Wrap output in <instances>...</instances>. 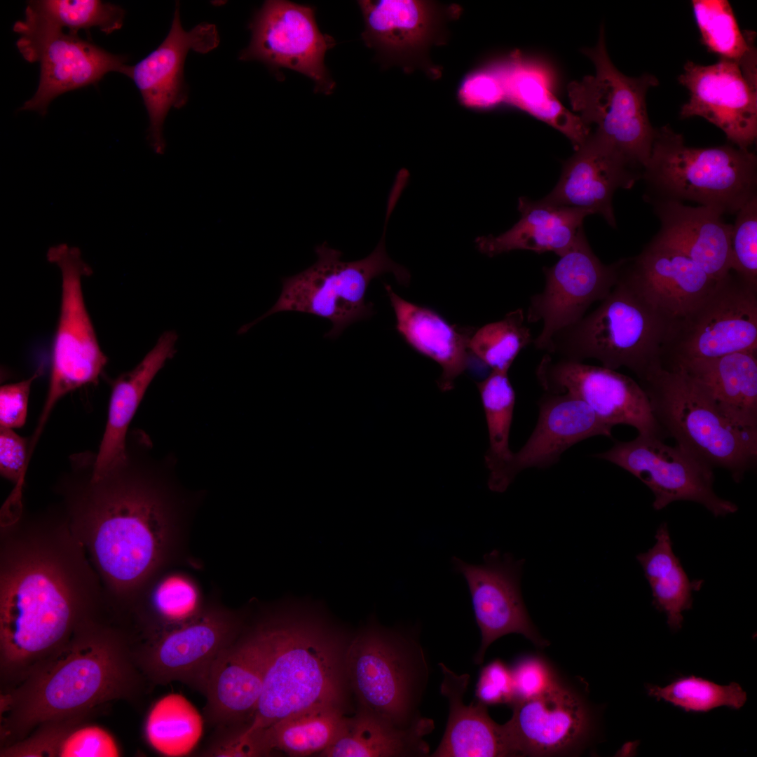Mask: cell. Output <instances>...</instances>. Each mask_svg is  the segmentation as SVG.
I'll use <instances>...</instances> for the list:
<instances>
[{"label":"cell","instance_id":"9c48e42d","mask_svg":"<svg viewBox=\"0 0 757 757\" xmlns=\"http://www.w3.org/2000/svg\"><path fill=\"white\" fill-rule=\"evenodd\" d=\"M671 325L618 273L615 285L595 310L554 335L552 353L578 362L595 359L613 370L625 367L642 380L662 365Z\"/></svg>","mask_w":757,"mask_h":757},{"label":"cell","instance_id":"e575fe53","mask_svg":"<svg viewBox=\"0 0 757 757\" xmlns=\"http://www.w3.org/2000/svg\"><path fill=\"white\" fill-rule=\"evenodd\" d=\"M435 728L432 719L421 717L409 727H400L361 707L345 716L332 744L319 753L322 757H420L430 754L424 737Z\"/></svg>","mask_w":757,"mask_h":757},{"label":"cell","instance_id":"d590c367","mask_svg":"<svg viewBox=\"0 0 757 757\" xmlns=\"http://www.w3.org/2000/svg\"><path fill=\"white\" fill-rule=\"evenodd\" d=\"M656 542L646 552L636 556L653 596V603L664 613L672 631L682 627L683 612L693 606V592L698 590L702 580H690L679 559L675 555L670 534L665 523L655 534Z\"/></svg>","mask_w":757,"mask_h":757},{"label":"cell","instance_id":"8d00e7d4","mask_svg":"<svg viewBox=\"0 0 757 757\" xmlns=\"http://www.w3.org/2000/svg\"><path fill=\"white\" fill-rule=\"evenodd\" d=\"M342 707L323 704L291 714L259 731L268 756L280 751L292 757L319 754L335 739L345 718Z\"/></svg>","mask_w":757,"mask_h":757},{"label":"cell","instance_id":"44dd1931","mask_svg":"<svg viewBox=\"0 0 757 757\" xmlns=\"http://www.w3.org/2000/svg\"><path fill=\"white\" fill-rule=\"evenodd\" d=\"M678 81L689 92L682 118L702 117L733 145L749 149L757 136L756 68L722 59L709 65L688 61Z\"/></svg>","mask_w":757,"mask_h":757},{"label":"cell","instance_id":"f546056e","mask_svg":"<svg viewBox=\"0 0 757 757\" xmlns=\"http://www.w3.org/2000/svg\"><path fill=\"white\" fill-rule=\"evenodd\" d=\"M667 369L684 372L723 416L757 431V349L689 360Z\"/></svg>","mask_w":757,"mask_h":757},{"label":"cell","instance_id":"6da1fadb","mask_svg":"<svg viewBox=\"0 0 757 757\" xmlns=\"http://www.w3.org/2000/svg\"><path fill=\"white\" fill-rule=\"evenodd\" d=\"M111 606L57 503L0 523L1 676L15 684Z\"/></svg>","mask_w":757,"mask_h":757},{"label":"cell","instance_id":"30bf717a","mask_svg":"<svg viewBox=\"0 0 757 757\" xmlns=\"http://www.w3.org/2000/svg\"><path fill=\"white\" fill-rule=\"evenodd\" d=\"M582 51L596 71L594 75L568 85L573 110L590 129L595 125L591 132L630 166L643 169L655 130L648 118L646 96L650 88L658 85V80L648 74L629 77L620 72L608 56L603 26L596 46Z\"/></svg>","mask_w":757,"mask_h":757},{"label":"cell","instance_id":"7a4b0ae2","mask_svg":"<svg viewBox=\"0 0 757 757\" xmlns=\"http://www.w3.org/2000/svg\"><path fill=\"white\" fill-rule=\"evenodd\" d=\"M95 453L71 455L54 486L71 531L84 547L111 605L128 610L165 571L182 527L162 486L125 460L95 477Z\"/></svg>","mask_w":757,"mask_h":757},{"label":"cell","instance_id":"4fadbf2b","mask_svg":"<svg viewBox=\"0 0 757 757\" xmlns=\"http://www.w3.org/2000/svg\"><path fill=\"white\" fill-rule=\"evenodd\" d=\"M757 349V287L732 271L670 329L662 367Z\"/></svg>","mask_w":757,"mask_h":757},{"label":"cell","instance_id":"c3c4849f","mask_svg":"<svg viewBox=\"0 0 757 757\" xmlns=\"http://www.w3.org/2000/svg\"><path fill=\"white\" fill-rule=\"evenodd\" d=\"M510 669L514 688L512 704L538 697L558 682L550 665L538 657H523Z\"/></svg>","mask_w":757,"mask_h":757},{"label":"cell","instance_id":"7c38bea8","mask_svg":"<svg viewBox=\"0 0 757 757\" xmlns=\"http://www.w3.org/2000/svg\"><path fill=\"white\" fill-rule=\"evenodd\" d=\"M16 46L28 62H38L39 82L34 95L20 107L44 116L50 102L67 92L96 85L107 74H126L128 57L109 53L96 44L64 32L26 6L16 21Z\"/></svg>","mask_w":757,"mask_h":757},{"label":"cell","instance_id":"1f68e13d","mask_svg":"<svg viewBox=\"0 0 757 757\" xmlns=\"http://www.w3.org/2000/svg\"><path fill=\"white\" fill-rule=\"evenodd\" d=\"M175 331L164 332L154 347L132 370L111 383L108 418L98 451L93 475H102L127 457L128 429L149 384L165 362L176 353Z\"/></svg>","mask_w":757,"mask_h":757},{"label":"cell","instance_id":"9a60e30c","mask_svg":"<svg viewBox=\"0 0 757 757\" xmlns=\"http://www.w3.org/2000/svg\"><path fill=\"white\" fill-rule=\"evenodd\" d=\"M249 28L251 39L240 51V60L259 61L277 76L282 68L296 71L314 82L315 92H333L335 82L325 57L335 41L319 29L313 8L285 0L266 1Z\"/></svg>","mask_w":757,"mask_h":757},{"label":"cell","instance_id":"ba28073f","mask_svg":"<svg viewBox=\"0 0 757 757\" xmlns=\"http://www.w3.org/2000/svg\"><path fill=\"white\" fill-rule=\"evenodd\" d=\"M664 434L711 469L728 470L739 482L757 462V431L723 416L700 386L680 370L652 369L642 380Z\"/></svg>","mask_w":757,"mask_h":757},{"label":"cell","instance_id":"60d3db41","mask_svg":"<svg viewBox=\"0 0 757 757\" xmlns=\"http://www.w3.org/2000/svg\"><path fill=\"white\" fill-rule=\"evenodd\" d=\"M647 694L686 712H707L720 707L739 709L746 701V693L735 682L719 685L694 675L676 678L668 685L648 684Z\"/></svg>","mask_w":757,"mask_h":757},{"label":"cell","instance_id":"8fae6325","mask_svg":"<svg viewBox=\"0 0 757 757\" xmlns=\"http://www.w3.org/2000/svg\"><path fill=\"white\" fill-rule=\"evenodd\" d=\"M48 262L61 274L62 294L51 357L47 397L32 437L38 441L49 416L64 395L85 385L97 383L107 362L86 307L82 279L92 275L81 250L60 243L49 247Z\"/></svg>","mask_w":757,"mask_h":757},{"label":"cell","instance_id":"4dcf8cb0","mask_svg":"<svg viewBox=\"0 0 757 757\" xmlns=\"http://www.w3.org/2000/svg\"><path fill=\"white\" fill-rule=\"evenodd\" d=\"M519 220L498 236L475 239L477 249L491 257L516 250L537 253L552 252L561 257L575 244L589 215L579 209L553 204L545 198L518 200Z\"/></svg>","mask_w":757,"mask_h":757},{"label":"cell","instance_id":"f6af8a7d","mask_svg":"<svg viewBox=\"0 0 757 757\" xmlns=\"http://www.w3.org/2000/svg\"><path fill=\"white\" fill-rule=\"evenodd\" d=\"M29 438L20 436L11 428H0V473L15 485L3 510H14L22 505V489L29 462Z\"/></svg>","mask_w":757,"mask_h":757},{"label":"cell","instance_id":"277c9868","mask_svg":"<svg viewBox=\"0 0 757 757\" xmlns=\"http://www.w3.org/2000/svg\"><path fill=\"white\" fill-rule=\"evenodd\" d=\"M247 624L260 651L263 686L250 732L294 713L332 704L346 709V657L353 633L318 602L288 599L261 608Z\"/></svg>","mask_w":757,"mask_h":757},{"label":"cell","instance_id":"484cf974","mask_svg":"<svg viewBox=\"0 0 757 757\" xmlns=\"http://www.w3.org/2000/svg\"><path fill=\"white\" fill-rule=\"evenodd\" d=\"M507 721L519 756L567 753L591 728L588 709L577 694L559 681L543 694L512 704Z\"/></svg>","mask_w":757,"mask_h":757},{"label":"cell","instance_id":"e0dca14e","mask_svg":"<svg viewBox=\"0 0 757 757\" xmlns=\"http://www.w3.org/2000/svg\"><path fill=\"white\" fill-rule=\"evenodd\" d=\"M620 261L603 264L591 249L582 231L573 247L550 267H544L543 290L530 299L527 322H541L535 347L552 353V339L561 330L582 319L589 306L603 300L615 285Z\"/></svg>","mask_w":757,"mask_h":757},{"label":"cell","instance_id":"cb8c5ba5","mask_svg":"<svg viewBox=\"0 0 757 757\" xmlns=\"http://www.w3.org/2000/svg\"><path fill=\"white\" fill-rule=\"evenodd\" d=\"M563 165L556 186L544 198L560 206L599 214L615 227L613 196L632 188L641 175L591 132Z\"/></svg>","mask_w":757,"mask_h":757},{"label":"cell","instance_id":"ee69618b","mask_svg":"<svg viewBox=\"0 0 757 757\" xmlns=\"http://www.w3.org/2000/svg\"><path fill=\"white\" fill-rule=\"evenodd\" d=\"M736 214L730 236V271L757 287V196Z\"/></svg>","mask_w":757,"mask_h":757},{"label":"cell","instance_id":"f35d334b","mask_svg":"<svg viewBox=\"0 0 757 757\" xmlns=\"http://www.w3.org/2000/svg\"><path fill=\"white\" fill-rule=\"evenodd\" d=\"M692 9L701 42L719 59L744 65L756 62V34L740 29L727 0H693Z\"/></svg>","mask_w":757,"mask_h":757},{"label":"cell","instance_id":"b9f144b4","mask_svg":"<svg viewBox=\"0 0 757 757\" xmlns=\"http://www.w3.org/2000/svg\"><path fill=\"white\" fill-rule=\"evenodd\" d=\"M521 308L475 330L469 350L493 371L507 372L520 351L533 341Z\"/></svg>","mask_w":757,"mask_h":757},{"label":"cell","instance_id":"681fc988","mask_svg":"<svg viewBox=\"0 0 757 757\" xmlns=\"http://www.w3.org/2000/svg\"><path fill=\"white\" fill-rule=\"evenodd\" d=\"M477 701L488 705L512 704L514 688L511 669L500 660L484 666L476 685Z\"/></svg>","mask_w":757,"mask_h":757},{"label":"cell","instance_id":"f1b7e54d","mask_svg":"<svg viewBox=\"0 0 757 757\" xmlns=\"http://www.w3.org/2000/svg\"><path fill=\"white\" fill-rule=\"evenodd\" d=\"M653 205L661 224L653 240L683 254L716 281L728 275L732 224L721 213L674 200L655 199Z\"/></svg>","mask_w":757,"mask_h":757},{"label":"cell","instance_id":"74e56055","mask_svg":"<svg viewBox=\"0 0 757 757\" xmlns=\"http://www.w3.org/2000/svg\"><path fill=\"white\" fill-rule=\"evenodd\" d=\"M203 732V719L196 707L184 696L169 694L150 709L144 725L149 745L167 756L189 753Z\"/></svg>","mask_w":757,"mask_h":757},{"label":"cell","instance_id":"5b68a950","mask_svg":"<svg viewBox=\"0 0 757 757\" xmlns=\"http://www.w3.org/2000/svg\"><path fill=\"white\" fill-rule=\"evenodd\" d=\"M397 200L388 198L382 237L373 252L360 260L345 261L342 252L326 243L317 245L316 261L292 276L282 278V291L275 304L263 315L240 328L245 333L266 317L283 311H296L328 320L332 325L325 337L336 339L350 325L369 318L373 304L365 295L375 278L392 273L397 282L407 285L410 273L387 254L385 236L390 217Z\"/></svg>","mask_w":757,"mask_h":757},{"label":"cell","instance_id":"d6a6232c","mask_svg":"<svg viewBox=\"0 0 757 757\" xmlns=\"http://www.w3.org/2000/svg\"><path fill=\"white\" fill-rule=\"evenodd\" d=\"M385 289L395 313L397 332L414 350L440 365L439 387L443 391L451 390L455 379L468 367L469 341L475 330L450 325L435 311L401 298L388 284Z\"/></svg>","mask_w":757,"mask_h":757},{"label":"cell","instance_id":"8992f818","mask_svg":"<svg viewBox=\"0 0 757 757\" xmlns=\"http://www.w3.org/2000/svg\"><path fill=\"white\" fill-rule=\"evenodd\" d=\"M414 628L381 625L371 618L353 633L346 669L357 707L400 727L422 716L418 711L428 666Z\"/></svg>","mask_w":757,"mask_h":757},{"label":"cell","instance_id":"52a82bcc","mask_svg":"<svg viewBox=\"0 0 757 757\" xmlns=\"http://www.w3.org/2000/svg\"><path fill=\"white\" fill-rule=\"evenodd\" d=\"M756 156L725 144L690 147L681 134L655 129L642 177L660 199L690 200L721 213H736L756 196Z\"/></svg>","mask_w":757,"mask_h":757},{"label":"cell","instance_id":"7bdbcfd3","mask_svg":"<svg viewBox=\"0 0 757 757\" xmlns=\"http://www.w3.org/2000/svg\"><path fill=\"white\" fill-rule=\"evenodd\" d=\"M27 6L47 22L75 34L96 27L110 34L122 27L125 18L121 6L100 0H35Z\"/></svg>","mask_w":757,"mask_h":757},{"label":"cell","instance_id":"bcb514c9","mask_svg":"<svg viewBox=\"0 0 757 757\" xmlns=\"http://www.w3.org/2000/svg\"><path fill=\"white\" fill-rule=\"evenodd\" d=\"M458 98L473 109H489L505 103L501 79L492 64L467 74L460 83Z\"/></svg>","mask_w":757,"mask_h":757},{"label":"cell","instance_id":"5bb4252c","mask_svg":"<svg viewBox=\"0 0 757 757\" xmlns=\"http://www.w3.org/2000/svg\"><path fill=\"white\" fill-rule=\"evenodd\" d=\"M247 613L209 605L190 620L145 639L134 652L136 663L151 681H178L204 695L212 669L243 630Z\"/></svg>","mask_w":757,"mask_h":757},{"label":"cell","instance_id":"ab89813d","mask_svg":"<svg viewBox=\"0 0 757 757\" xmlns=\"http://www.w3.org/2000/svg\"><path fill=\"white\" fill-rule=\"evenodd\" d=\"M484 410L489 446L485 463L489 470L488 486L491 490L509 463L512 452L509 437L515 404V393L507 372L491 371L477 383Z\"/></svg>","mask_w":757,"mask_h":757},{"label":"cell","instance_id":"836d02e7","mask_svg":"<svg viewBox=\"0 0 757 757\" xmlns=\"http://www.w3.org/2000/svg\"><path fill=\"white\" fill-rule=\"evenodd\" d=\"M491 64L501 79L505 103L554 128L570 139L575 149L584 144L592 130L558 100L546 67L524 57L519 50Z\"/></svg>","mask_w":757,"mask_h":757},{"label":"cell","instance_id":"3957f363","mask_svg":"<svg viewBox=\"0 0 757 757\" xmlns=\"http://www.w3.org/2000/svg\"><path fill=\"white\" fill-rule=\"evenodd\" d=\"M131 636L111 613L91 620L1 698L4 746L42 724L86 716L107 702L132 700L141 676Z\"/></svg>","mask_w":757,"mask_h":757},{"label":"cell","instance_id":"7dc6e473","mask_svg":"<svg viewBox=\"0 0 757 757\" xmlns=\"http://www.w3.org/2000/svg\"><path fill=\"white\" fill-rule=\"evenodd\" d=\"M72 726L64 735L57 753L60 757H116L117 744L104 728L97 725Z\"/></svg>","mask_w":757,"mask_h":757},{"label":"cell","instance_id":"d4e9b609","mask_svg":"<svg viewBox=\"0 0 757 757\" xmlns=\"http://www.w3.org/2000/svg\"><path fill=\"white\" fill-rule=\"evenodd\" d=\"M611 430L575 396L547 393L540 400L533 432L523 447L512 453L491 491L504 492L521 470L549 467L573 444L596 435L611 437Z\"/></svg>","mask_w":757,"mask_h":757},{"label":"cell","instance_id":"603a6c76","mask_svg":"<svg viewBox=\"0 0 757 757\" xmlns=\"http://www.w3.org/2000/svg\"><path fill=\"white\" fill-rule=\"evenodd\" d=\"M619 275L672 325L697 308L717 282L690 258L655 240L634 258L620 260Z\"/></svg>","mask_w":757,"mask_h":757},{"label":"cell","instance_id":"d6986e66","mask_svg":"<svg viewBox=\"0 0 757 757\" xmlns=\"http://www.w3.org/2000/svg\"><path fill=\"white\" fill-rule=\"evenodd\" d=\"M538 380L548 393H568L587 404L606 424H625L639 435L662 438L648 397L632 378L615 370L545 355L536 369Z\"/></svg>","mask_w":757,"mask_h":757},{"label":"cell","instance_id":"2e32d148","mask_svg":"<svg viewBox=\"0 0 757 757\" xmlns=\"http://www.w3.org/2000/svg\"><path fill=\"white\" fill-rule=\"evenodd\" d=\"M662 438L639 435L629 442H618L609 450L594 455L628 471L653 492V508L660 510L678 500L702 505L716 517L737 511L734 503L718 497L713 489L712 469L678 445Z\"/></svg>","mask_w":757,"mask_h":757},{"label":"cell","instance_id":"83f0119b","mask_svg":"<svg viewBox=\"0 0 757 757\" xmlns=\"http://www.w3.org/2000/svg\"><path fill=\"white\" fill-rule=\"evenodd\" d=\"M443 675L440 693L449 703V716L442 739L432 757H503L519 756L509 723L499 725L487 706L477 701L467 705L463 697L468 674H458L439 663Z\"/></svg>","mask_w":757,"mask_h":757},{"label":"cell","instance_id":"7402d4cb","mask_svg":"<svg viewBox=\"0 0 757 757\" xmlns=\"http://www.w3.org/2000/svg\"><path fill=\"white\" fill-rule=\"evenodd\" d=\"M451 564L465 579L471 597L476 622L480 629L481 646L474 660L480 664L489 646L498 639L517 633L543 646L522 599L520 580L524 561L511 554L493 550L484 554L483 563L472 564L456 556Z\"/></svg>","mask_w":757,"mask_h":757},{"label":"cell","instance_id":"4316f807","mask_svg":"<svg viewBox=\"0 0 757 757\" xmlns=\"http://www.w3.org/2000/svg\"><path fill=\"white\" fill-rule=\"evenodd\" d=\"M263 686L259 649L247 620L236 641L215 662L204 695L205 716L217 730L247 728Z\"/></svg>","mask_w":757,"mask_h":757},{"label":"cell","instance_id":"ac0fdd59","mask_svg":"<svg viewBox=\"0 0 757 757\" xmlns=\"http://www.w3.org/2000/svg\"><path fill=\"white\" fill-rule=\"evenodd\" d=\"M358 4L364 18L362 38L388 62L409 72L416 68L440 75L428 57L433 45L446 41V23L460 8L431 1L364 0Z\"/></svg>","mask_w":757,"mask_h":757},{"label":"cell","instance_id":"f907efd6","mask_svg":"<svg viewBox=\"0 0 757 757\" xmlns=\"http://www.w3.org/2000/svg\"><path fill=\"white\" fill-rule=\"evenodd\" d=\"M43 371V367L41 365L29 378L1 386V427L13 429L21 428L25 425L32 383Z\"/></svg>","mask_w":757,"mask_h":757},{"label":"cell","instance_id":"ffe728a7","mask_svg":"<svg viewBox=\"0 0 757 757\" xmlns=\"http://www.w3.org/2000/svg\"><path fill=\"white\" fill-rule=\"evenodd\" d=\"M219 43L216 26L207 22L185 30L181 24L177 4L170 29L162 43L125 74L139 90L149 117L146 139L156 154H163L166 142L163 127L172 108H181L187 102L188 90L184 67L190 50L207 53Z\"/></svg>","mask_w":757,"mask_h":757}]
</instances>
